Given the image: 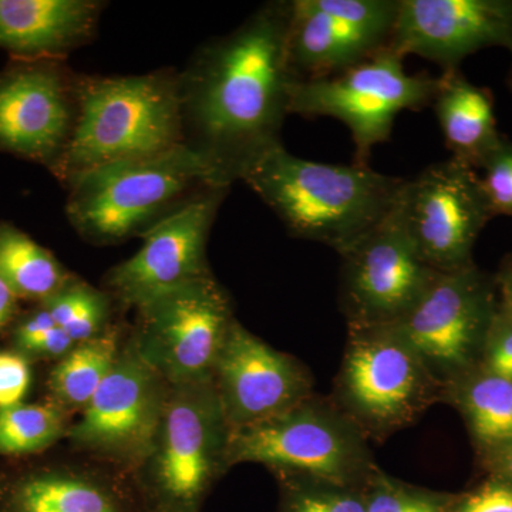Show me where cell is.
<instances>
[{"mask_svg": "<svg viewBox=\"0 0 512 512\" xmlns=\"http://www.w3.org/2000/svg\"><path fill=\"white\" fill-rule=\"evenodd\" d=\"M76 346L72 338L59 326L50 329L45 335L35 340L28 349L26 355L50 357V359L60 360L66 356Z\"/></svg>", "mask_w": 512, "mask_h": 512, "instance_id": "836d02e7", "label": "cell"}, {"mask_svg": "<svg viewBox=\"0 0 512 512\" xmlns=\"http://www.w3.org/2000/svg\"><path fill=\"white\" fill-rule=\"evenodd\" d=\"M483 454L512 443V382L474 369L444 389Z\"/></svg>", "mask_w": 512, "mask_h": 512, "instance_id": "7402d4cb", "label": "cell"}, {"mask_svg": "<svg viewBox=\"0 0 512 512\" xmlns=\"http://www.w3.org/2000/svg\"><path fill=\"white\" fill-rule=\"evenodd\" d=\"M228 187L205 188L141 234L143 245L104 278L106 292L126 308L211 274L207 244Z\"/></svg>", "mask_w": 512, "mask_h": 512, "instance_id": "5bb4252c", "label": "cell"}, {"mask_svg": "<svg viewBox=\"0 0 512 512\" xmlns=\"http://www.w3.org/2000/svg\"><path fill=\"white\" fill-rule=\"evenodd\" d=\"M170 383L127 335L117 362L66 440L76 453L134 473L153 446Z\"/></svg>", "mask_w": 512, "mask_h": 512, "instance_id": "8fae6325", "label": "cell"}, {"mask_svg": "<svg viewBox=\"0 0 512 512\" xmlns=\"http://www.w3.org/2000/svg\"><path fill=\"white\" fill-rule=\"evenodd\" d=\"M369 512H451L456 494L404 483L377 467L365 487Z\"/></svg>", "mask_w": 512, "mask_h": 512, "instance_id": "f1b7e54d", "label": "cell"}, {"mask_svg": "<svg viewBox=\"0 0 512 512\" xmlns=\"http://www.w3.org/2000/svg\"><path fill=\"white\" fill-rule=\"evenodd\" d=\"M491 476L504 478L512 484V443L484 454Z\"/></svg>", "mask_w": 512, "mask_h": 512, "instance_id": "d590c367", "label": "cell"}, {"mask_svg": "<svg viewBox=\"0 0 512 512\" xmlns=\"http://www.w3.org/2000/svg\"><path fill=\"white\" fill-rule=\"evenodd\" d=\"M241 180L292 237L319 242L338 254L389 214L406 183L367 164L303 160L284 144L258 158Z\"/></svg>", "mask_w": 512, "mask_h": 512, "instance_id": "7a4b0ae2", "label": "cell"}, {"mask_svg": "<svg viewBox=\"0 0 512 512\" xmlns=\"http://www.w3.org/2000/svg\"><path fill=\"white\" fill-rule=\"evenodd\" d=\"M70 426L69 414L49 402L0 409V456L43 453L66 440Z\"/></svg>", "mask_w": 512, "mask_h": 512, "instance_id": "d4e9b609", "label": "cell"}, {"mask_svg": "<svg viewBox=\"0 0 512 512\" xmlns=\"http://www.w3.org/2000/svg\"><path fill=\"white\" fill-rule=\"evenodd\" d=\"M18 296L0 279V328L5 325L15 311Z\"/></svg>", "mask_w": 512, "mask_h": 512, "instance_id": "74e56055", "label": "cell"}, {"mask_svg": "<svg viewBox=\"0 0 512 512\" xmlns=\"http://www.w3.org/2000/svg\"><path fill=\"white\" fill-rule=\"evenodd\" d=\"M0 512H147L133 473L72 450L0 474Z\"/></svg>", "mask_w": 512, "mask_h": 512, "instance_id": "ac0fdd59", "label": "cell"}, {"mask_svg": "<svg viewBox=\"0 0 512 512\" xmlns=\"http://www.w3.org/2000/svg\"><path fill=\"white\" fill-rule=\"evenodd\" d=\"M377 52L372 43L320 12L313 0H292L286 64L293 82L333 76Z\"/></svg>", "mask_w": 512, "mask_h": 512, "instance_id": "44dd1931", "label": "cell"}, {"mask_svg": "<svg viewBox=\"0 0 512 512\" xmlns=\"http://www.w3.org/2000/svg\"><path fill=\"white\" fill-rule=\"evenodd\" d=\"M439 77L410 74L389 47L323 79L292 82L289 114L332 117L345 124L355 144V163L367 164L373 148L392 136L394 119L406 110L431 106Z\"/></svg>", "mask_w": 512, "mask_h": 512, "instance_id": "ba28073f", "label": "cell"}, {"mask_svg": "<svg viewBox=\"0 0 512 512\" xmlns=\"http://www.w3.org/2000/svg\"><path fill=\"white\" fill-rule=\"evenodd\" d=\"M111 303L113 299L106 291H100L82 279L72 278L43 302V308L77 345L96 338L109 328Z\"/></svg>", "mask_w": 512, "mask_h": 512, "instance_id": "484cf974", "label": "cell"}, {"mask_svg": "<svg viewBox=\"0 0 512 512\" xmlns=\"http://www.w3.org/2000/svg\"><path fill=\"white\" fill-rule=\"evenodd\" d=\"M55 326L57 325L52 315L42 306V309L32 313V315H30L28 319L23 320L19 328L16 329V346H18L20 352H25L35 340L45 335L46 332H49V330L55 328Z\"/></svg>", "mask_w": 512, "mask_h": 512, "instance_id": "e575fe53", "label": "cell"}, {"mask_svg": "<svg viewBox=\"0 0 512 512\" xmlns=\"http://www.w3.org/2000/svg\"><path fill=\"white\" fill-rule=\"evenodd\" d=\"M67 184V217L77 234L94 245L119 244L143 234L181 207L178 201L195 188H229L211 161L188 144L103 165Z\"/></svg>", "mask_w": 512, "mask_h": 512, "instance_id": "277c9868", "label": "cell"}, {"mask_svg": "<svg viewBox=\"0 0 512 512\" xmlns=\"http://www.w3.org/2000/svg\"><path fill=\"white\" fill-rule=\"evenodd\" d=\"M32 383L28 357L22 353L0 352V409L23 403Z\"/></svg>", "mask_w": 512, "mask_h": 512, "instance_id": "d6a6232c", "label": "cell"}, {"mask_svg": "<svg viewBox=\"0 0 512 512\" xmlns=\"http://www.w3.org/2000/svg\"><path fill=\"white\" fill-rule=\"evenodd\" d=\"M498 292H500L501 306L512 315V256L505 259L500 272L495 276Z\"/></svg>", "mask_w": 512, "mask_h": 512, "instance_id": "8d00e7d4", "label": "cell"}, {"mask_svg": "<svg viewBox=\"0 0 512 512\" xmlns=\"http://www.w3.org/2000/svg\"><path fill=\"white\" fill-rule=\"evenodd\" d=\"M480 177L485 197L494 217H512V141L503 136L500 144L485 160Z\"/></svg>", "mask_w": 512, "mask_h": 512, "instance_id": "f546056e", "label": "cell"}, {"mask_svg": "<svg viewBox=\"0 0 512 512\" xmlns=\"http://www.w3.org/2000/svg\"><path fill=\"white\" fill-rule=\"evenodd\" d=\"M316 8L343 29L377 49H386L392 37L400 0H313Z\"/></svg>", "mask_w": 512, "mask_h": 512, "instance_id": "83f0119b", "label": "cell"}, {"mask_svg": "<svg viewBox=\"0 0 512 512\" xmlns=\"http://www.w3.org/2000/svg\"><path fill=\"white\" fill-rule=\"evenodd\" d=\"M510 87H511V90H512V72L510 74Z\"/></svg>", "mask_w": 512, "mask_h": 512, "instance_id": "f35d334b", "label": "cell"}, {"mask_svg": "<svg viewBox=\"0 0 512 512\" xmlns=\"http://www.w3.org/2000/svg\"><path fill=\"white\" fill-rule=\"evenodd\" d=\"M339 256V305L348 328L393 325L440 274L417 254L399 198L382 221Z\"/></svg>", "mask_w": 512, "mask_h": 512, "instance_id": "7c38bea8", "label": "cell"}, {"mask_svg": "<svg viewBox=\"0 0 512 512\" xmlns=\"http://www.w3.org/2000/svg\"><path fill=\"white\" fill-rule=\"evenodd\" d=\"M292 2L266 3L234 32L212 40L180 74L185 144L231 187L281 146L293 79L286 64Z\"/></svg>", "mask_w": 512, "mask_h": 512, "instance_id": "6da1fadb", "label": "cell"}, {"mask_svg": "<svg viewBox=\"0 0 512 512\" xmlns=\"http://www.w3.org/2000/svg\"><path fill=\"white\" fill-rule=\"evenodd\" d=\"M73 276L19 229L0 227V279L20 298L45 302Z\"/></svg>", "mask_w": 512, "mask_h": 512, "instance_id": "cb8c5ba5", "label": "cell"}, {"mask_svg": "<svg viewBox=\"0 0 512 512\" xmlns=\"http://www.w3.org/2000/svg\"><path fill=\"white\" fill-rule=\"evenodd\" d=\"M279 487L276 512H369L360 488L299 476H275Z\"/></svg>", "mask_w": 512, "mask_h": 512, "instance_id": "4316f807", "label": "cell"}, {"mask_svg": "<svg viewBox=\"0 0 512 512\" xmlns=\"http://www.w3.org/2000/svg\"><path fill=\"white\" fill-rule=\"evenodd\" d=\"M101 8L93 0H0V47L23 60H59L90 42Z\"/></svg>", "mask_w": 512, "mask_h": 512, "instance_id": "d6986e66", "label": "cell"}, {"mask_svg": "<svg viewBox=\"0 0 512 512\" xmlns=\"http://www.w3.org/2000/svg\"><path fill=\"white\" fill-rule=\"evenodd\" d=\"M330 399L367 440L383 443L444 402V386L392 326L348 328Z\"/></svg>", "mask_w": 512, "mask_h": 512, "instance_id": "52a82bcc", "label": "cell"}, {"mask_svg": "<svg viewBox=\"0 0 512 512\" xmlns=\"http://www.w3.org/2000/svg\"><path fill=\"white\" fill-rule=\"evenodd\" d=\"M231 430L212 377L170 386L153 446L134 471L147 512H204L231 468Z\"/></svg>", "mask_w": 512, "mask_h": 512, "instance_id": "5b68a950", "label": "cell"}, {"mask_svg": "<svg viewBox=\"0 0 512 512\" xmlns=\"http://www.w3.org/2000/svg\"><path fill=\"white\" fill-rule=\"evenodd\" d=\"M451 512H512V484L491 476L474 490L456 494Z\"/></svg>", "mask_w": 512, "mask_h": 512, "instance_id": "1f68e13d", "label": "cell"}, {"mask_svg": "<svg viewBox=\"0 0 512 512\" xmlns=\"http://www.w3.org/2000/svg\"><path fill=\"white\" fill-rule=\"evenodd\" d=\"M400 211L417 254L440 274L474 265L471 255L494 215L474 168L448 158L406 180Z\"/></svg>", "mask_w": 512, "mask_h": 512, "instance_id": "4fadbf2b", "label": "cell"}, {"mask_svg": "<svg viewBox=\"0 0 512 512\" xmlns=\"http://www.w3.org/2000/svg\"><path fill=\"white\" fill-rule=\"evenodd\" d=\"M497 281L476 265L439 274L392 328L444 389L477 369L500 301Z\"/></svg>", "mask_w": 512, "mask_h": 512, "instance_id": "30bf717a", "label": "cell"}, {"mask_svg": "<svg viewBox=\"0 0 512 512\" xmlns=\"http://www.w3.org/2000/svg\"><path fill=\"white\" fill-rule=\"evenodd\" d=\"M431 107L450 158L474 170L483 167L503 138L491 90L471 83L460 69L443 70Z\"/></svg>", "mask_w": 512, "mask_h": 512, "instance_id": "ffe728a7", "label": "cell"}, {"mask_svg": "<svg viewBox=\"0 0 512 512\" xmlns=\"http://www.w3.org/2000/svg\"><path fill=\"white\" fill-rule=\"evenodd\" d=\"M478 369L512 382V315L501 303L488 329Z\"/></svg>", "mask_w": 512, "mask_h": 512, "instance_id": "4dcf8cb0", "label": "cell"}, {"mask_svg": "<svg viewBox=\"0 0 512 512\" xmlns=\"http://www.w3.org/2000/svg\"><path fill=\"white\" fill-rule=\"evenodd\" d=\"M77 77L57 60H30L0 76V150L55 170L76 123Z\"/></svg>", "mask_w": 512, "mask_h": 512, "instance_id": "2e32d148", "label": "cell"}, {"mask_svg": "<svg viewBox=\"0 0 512 512\" xmlns=\"http://www.w3.org/2000/svg\"><path fill=\"white\" fill-rule=\"evenodd\" d=\"M229 430L264 423L315 394V382L298 357L272 348L235 320L214 370Z\"/></svg>", "mask_w": 512, "mask_h": 512, "instance_id": "9a60e30c", "label": "cell"}, {"mask_svg": "<svg viewBox=\"0 0 512 512\" xmlns=\"http://www.w3.org/2000/svg\"><path fill=\"white\" fill-rule=\"evenodd\" d=\"M136 312L130 338L170 386L210 379L237 320L231 295L212 272L161 293Z\"/></svg>", "mask_w": 512, "mask_h": 512, "instance_id": "9c48e42d", "label": "cell"}, {"mask_svg": "<svg viewBox=\"0 0 512 512\" xmlns=\"http://www.w3.org/2000/svg\"><path fill=\"white\" fill-rule=\"evenodd\" d=\"M126 339L123 329L111 323L96 338L77 343L50 372L49 403L70 417L79 416L109 376Z\"/></svg>", "mask_w": 512, "mask_h": 512, "instance_id": "603a6c76", "label": "cell"}, {"mask_svg": "<svg viewBox=\"0 0 512 512\" xmlns=\"http://www.w3.org/2000/svg\"><path fill=\"white\" fill-rule=\"evenodd\" d=\"M261 464L272 476H299L363 490L379 464L369 440L330 396L312 394L292 409L231 431L229 468Z\"/></svg>", "mask_w": 512, "mask_h": 512, "instance_id": "8992f818", "label": "cell"}, {"mask_svg": "<svg viewBox=\"0 0 512 512\" xmlns=\"http://www.w3.org/2000/svg\"><path fill=\"white\" fill-rule=\"evenodd\" d=\"M390 50L458 69L487 47L512 53V0H400Z\"/></svg>", "mask_w": 512, "mask_h": 512, "instance_id": "e0dca14e", "label": "cell"}, {"mask_svg": "<svg viewBox=\"0 0 512 512\" xmlns=\"http://www.w3.org/2000/svg\"><path fill=\"white\" fill-rule=\"evenodd\" d=\"M76 97L72 137L53 170L66 183L185 144L180 74L77 77Z\"/></svg>", "mask_w": 512, "mask_h": 512, "instance_id": "3957f363", "label": "cell"}]
</instances>
